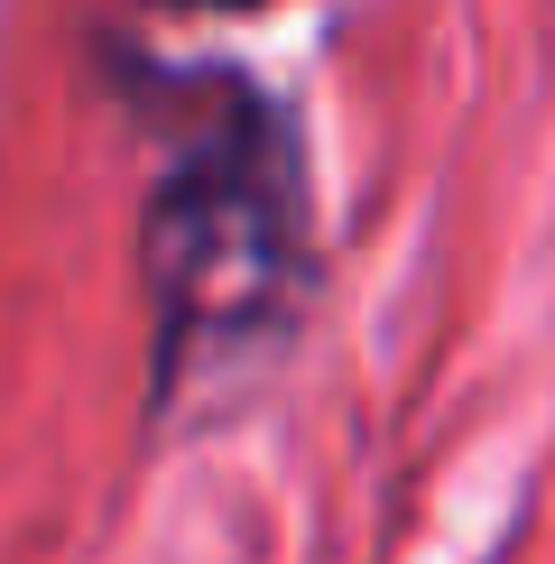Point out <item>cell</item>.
I'll list each match as a JSON object with an SVG mask.
<instances>
[{
  "label": "cell",
  "instance_id": "obj_1",
  "mask_svg": "<svg viewBox=\"0 0 555 564\" xmlns=\"http://www.w3.org/2000/svg\"><path fill=\"white\" fill-rule=\"evenodd\" d=\"M296 260H306V204H296L287 139L269 111H222L176 158L149 214V288L167 343L231 351L269 334L296 296Z\"/></svg>",
  "mask_w": 555,
  "mask_h": 564
}]
</instances>
